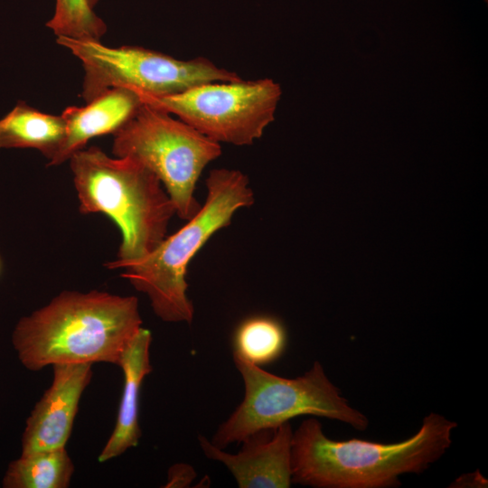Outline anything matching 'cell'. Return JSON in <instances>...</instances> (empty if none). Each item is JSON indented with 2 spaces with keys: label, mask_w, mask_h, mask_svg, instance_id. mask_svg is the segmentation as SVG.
<instances>
[{
  "label": "cell",
  "mask_w": 488,
  "mask_h": 488,
  "mask_svg": "<svg viewBox=\"0 0 488 488\" xmlns=\"http://www.w3.org/2000/svg\"><path fill=\"white\" fill-rule=\"evenodd\" d=\"M455 421L431 412L413 436L399 443L330 439L312 417L293 432L292 483L314 488H393L404 474H420L452 444Z\"/></svg>",
  "instance_id": "cell-1"
},
{
  "label": "cell",
  "mask_w": 488,
  "mask_h": 488,
  "mask_svg": "<svg viewBox=\"0 0 488 488\" xmlns=\"http://www.w3.org/2000/svg\"><path fill=\"white\" fill-rule=\"evenodd\" d=\"M141 327L135 296L65 290L21 318L12 342L20 361L30 371L60 363L117 364Z\"/></svg>",
  "instance_id": "cell-2"
},
{
  "label": "cell",
  "mask_w": 488,
  "mask_h": 488,
  "mask_svg": "<svg viewBox=\"0 0 488 488\" xmlns=\"http://www.w3.org/2000/svg\"><path fill=\"white\" fill-rule=\"evenodd\" d=\"M69 160L80 212H102L121 230L117 258L106 267L138 260L163 241L175 209L149 168L131 157H110L98 146Z\"/></svg>",
  "instance_id": "cell-3"
},
{
  "label": "cell",
  "mask_w": 488,
  "mask_h": 488,
  "mask_svg": "<svg viewBox=\"0 0 488 488\" xmlns=\"http://www.w3.org/2000/svg\"><path fill=\"white\" fill-rule=\"evenodd\" d=\"M205 184L203 204L182 228L145 257L108 267L123 268L121 277L148 296L153 311L164 322L192 323L194 308L186 281L189 263L215 232L230 224L238 210L254 202L249 178L239 170L213 169Z\"/></svg>",
  "instance_id": "cell-4"
},
{
  "label": "cell",
  "mask_w": 488,
  "mask_h": 488,
  "mask_svg": "<svg viewBox=\"0 0 488 488\" xmlns=\"http://www.w3.org/2000/svg\"><path fill=\"white\" fill-rule=\"evenodd\" d=\"M233 360L245 391L242 401L211 440L220 448L304 415L338 420L360 431L369 426L368 418L341 395L317 361L303 375L287 379L266 371L235 353Z\"/></svg>",
  "instance_id": "cell-5"
},
{
  "label": "cell",
  "mask_w": 488,
  "mask_h": 488,
  "mask_svg": "<svg viewBox=\"0 0 488 488\" xmlns=\"http://www.w3.org/2000/svg\"><path fill=\"white\" fill-rule=\"evenodd\" d=\"M113 135V155L134 158L149 168L180 219L188 221L199 211L196 183L206 165L221 155L220 143L144 102Z\"/></svg>",
  "instance_id": "cell-6"
},
{
  "label": "cell",
  "mask_w": 488,
  "mask_h": 488,
  "mask_svg": "<svg viewBox=\"0 0 488 488\" xmlns=\"http://www.w3.org/2000/svg\"><path fill=\"white\" fill-rule=\"evenodd\" d=\"M57 42L81 62V97L86 103L113 88L159 98L209 82L241 79L202 57L183 61L139 46L108 47L100 41L66 37H57Z\"/></svg>",
  "instance_id": "cell-7"
},
{
  "label": "cell",
  "mask_w": 488,
  "mask_h": 488,
  "mask_svg": "<svg viewBox=\"0 0 488 488\" xmlns=\"http://www.w3.org/2000/svg\"><path fill=\"white\" fill-rule=\"evenodd\" d=\"M281 94L280 85L265 78L214 81L175 95L139 97L218 143L248 145L274 120Z\"/></svg>",
  "instance_id": "cell-8"
},
{
  "label": "cell",
  "mask_w": 488,
  "mask_h": 488,
  "mask_svg": "<svg viewBox=\"0 0 488 488\" xmlns=\"http://www.w3.org/2000/svg\"><path fill=\"white\" fill-rule=\"evenodd\" d=\"M52 371L51 386L26 420L22 455L65 447L81 395L92 378V364H54Z\"/></svg>",
  "instance_id": "cell-9"
},
{
  "label": "cell",
  "mask_w": 488,
  "mask_h": 488,
  "mask_svg": "<svg viewBox=\"0 0 488 488\" xmlns=\"http://www.w3.org/2000/svg\"><path fill=\"white\" fill-rule=\"evenodd\" d=\"M293 429L289 422L257 431L230 454L199 436L204 455L223 464L240 488H288L292 483L291 451Z\"/></svg>",
  "instance_id": "cell-10"
},
{
  "label": "cell",
  "mask_w": 488,
  "mask_h": 488,
  "mask_svg": "<svg viewBox=\"0 0 488 488\" xmlns=\"http://www.w3.org/2000/svg\"><path fill=\"white\" fill-rule=\"evenodd\" d=\"M142 103L139 95L134 90L113 88L83 107H67L61 114L66 123L65 140L48 164L58 165L66 162L93 137L114 134Z\"/></svg>",
  "instance_id": "cell-11"
},
{
  "label": "cell",
  "mask_w": 488,
  "mask_h": 488,
  "mask_svg": "<svg viewBox=\"0 0 488 488\" xmlns=\"http://www.w3.org/2000/svg\"><path fill=\"white\" fill-rule=\"evenodd\" d=\"M152 333L141 327L123 350L117 364L124 375V386L114 430L98 460L105 463L121 455L139 442V394L144 379L153 367L150 362Z\"/></svg>",
  "instance_id": "cell-12"
},
{
  "label": "cell",
  "mask_w": 488,
  "mask_h": 488,
  "mask_svg": "<svg viewBox=\"0 0 488 488\" xmlns=\"http://www.w3.org/2000/svg\"><path fill=\"white\" fill-rule=\"evenodd\" d=\"M66 136L61 115L42 112L19 102L0 119V149L33 148L49 162L57 155Z\"/></svg>",
  "instance_id": "cell-13"
},
{
  "label": "cell",
  "mask_w": 488,
  "mask_h": 488,
  "mask_svg": "<svg viewBox=\"0 0 488 488\" xmlns=\"http://www.w3.org/2000/svg\"><path fill=\"white\" fill-rule=\"evenodd\" d=\"M74 470V464L65 447L21 455L9 464L3 486L66 488L70 486Z\"/></svg>",
  "instance_id": "cell-14"
},
{
  "label": "cell",
  "mask_w": 488,
  "mask_h": 488,
  "mask_svg": "<svg viewBox=\"0 0 488 488\" xmlns=\"http://www.w3.org/2000/svg\"><path fill=\"white\" fill-rule=\"evenodd\" d=\"M286 343V330L277 318L268 315L250 316L243 320L235 331L234 353L260 366L278 359Z\"/></svg>",
  "instance_id": "cell-15"
},
{
  "label": "cell",
  "mask_w": 488,
  "mask_h": 488,
  "mask_svg": "<svg viewBox=\"0 0 488 488\" xmlns=\"http://www.w3.org/2000/svg\"><path fill=\"white\" fill-rule=\"evenodd\" d=\"M57 37L100 41L107 32L105 22L86 0H55L52 17L47 22Z\"/></svg>",
  "instance_id": "cell-16"
},
{
  "label": "cell",
  "mask_w": 488,
  "mask_h": 488,
  "mask_svg": "<svg viewBox=\"0 0 488 488\" xmlns=\"http://www.w3.org/2000/svg\"><path fill=\"white\" fill-rule=\"evenodd\" d=\"M196 477L194 469L187 464H175L168 471V480L164 487H188Z\"/></svg>",
  "instance_id": "cell-17"
},
{
  "label": "cell",
  "mask_w": 488,
  "mask_h": 488,
  "mask_svg": "<svg viewBox=\"0 0 488 488\" xmlns=\"http://www.w3.org/2000/svg\"><path fill=\"white\" fill-rule=\"evenodd\" d=\"M88 2V4L92 7L94 8L97 4L99 3V0H86Z\"/></svg>",
  "instance_id": "cell-18"
},
{
  "label": "cell",
  "mask_w": 488,
  "mask_h": 488,
  "mask_svg": "<svg viewBox=\"0 0 488 488\" xmlns=\"http://www.w3.org/2000/svg\"><path fill=\"white\" fill-rule=\"evenodd\" d=\"M1 265H2V264H1V259H0V271H1Z\"/></svg>",
  "instance_id": "cell-19"
}]
</instances>
